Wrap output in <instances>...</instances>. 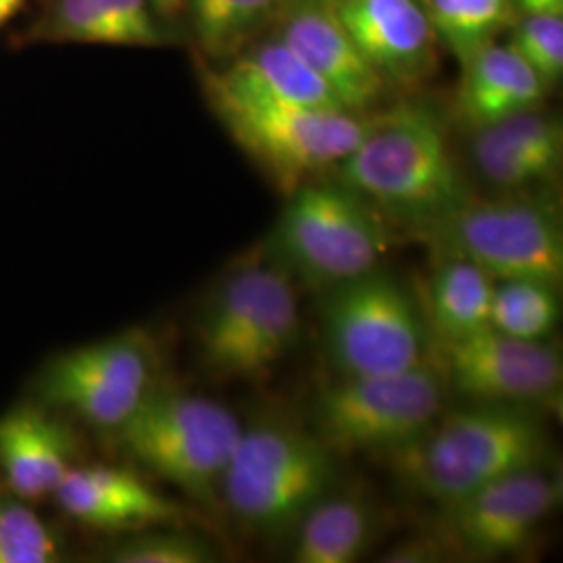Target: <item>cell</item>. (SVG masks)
Masks as SVG:
<instances>
[{"label": "cell", "mask_w": 563, "mask_h": 563, "mask_svg": "<svg viewBox=\"0 0 563 563\" xmlns=\"http://www.w3.org/2000/svg\"><path fill=\"white\" fill-rule=\"evenodd\" d=\"M113 563H211L220 555L216 547L199 534L178 530V526H159L139 530L107 551Z\"/></svg>", "instance_id": "28"}, {"label": "cell", "mask_w": 563, "mask_h": 563, "mask_svg": "<svg viewBox=\"0 0 563 563\" xmlns=\"http://www.w3.org/2000/svg\"><path fill=\"white\" fill-rule=\"evenodd\" d=\"M376 516L372 504L353 490L325 493L292 528V562L353 563L374 541Z\"/></svg>", "instance_id": "22"}, {"label": "cell", "mask_w": 563, "mask_h": 563, "mask_svg": "<svg viewBox=\"0 0 563 563\" xmlns=\"http://www.w3.org/2000/svg\"><path fill=\"white\" fill-rule=\"evenodd\" d=\"M78 455L71 426L41 402L21 405L0 418V483L27 504L53 499Z\"/></svg>", "instance_id": "18"}, {"label": "cell", "mask_w": 563, "mask_h": 563, "mask_svg": "<svg viewBox=\"0 0 563 563\" xmlns=\"http://www.w3.org/2000/svg\"><path fill=\"white\" fill-rule=\"evenodd\" d=\"M242 428L222 402L157 386L111 437L132 462L178 486L190 499L213 505Z\"/></svg>", "instance_id": "6"}, {"label": "cell", "mask_w": 563, "mask_h": 563, "mask_svg": "<svg viewBox=\"0 0 563 563\" xmlns=\"http://www.w3.org/2000/svg\"><path fill=\"white\" fill-rule=\"evenodd\" d=\"M549 86L507 44L493 41L462 60L457 111L470 130L539 109Z\"/></svg>", "instance_id": "19"}, {"label": "cell", "mask_w": 563, "mask_h": 563, "mask_svg": "<svg viewBox=\"0 0 563 563\" xmlns=\"http://www.w3.org/2000/svg\"><path fill=\"white\" fill-rule=\"evenodd\" d=\"M420 234L434 242L439 255L467 260L495 282L562 284V216L543 192H501L495 199L470 195Z\"/></svg>", "instance_id": "8"}, {"label": "cell", "mask_w": 563, "mask_h": 563, "mask_svg": "<svg viewBox=\"0 0 563 563\" xmlns=\"http://www.w3.org/2000/svg\"><path fill=\"white\" fill-rule=\"evenodd\" d=\"M560 499L558 470L551 463L528 467L443 505L434 537L451 560H501L532 541Z\"/></svg>", "instance_id": "12"}, {"label": "cell", "mask_w": 563, "mask_h": 563, "mask_svg": "<svg viewBox=\"0 0 563 563\" xmlns=\"http://www.w3.org/2000/svg\"><path fill=\"white\" fill-rule=\"evenodd\" d=\"M551 457L547 428L532 407L472 402L432 423L422 439L393 455L405 483L449 505Z\"/></svg>", "instance_id": "2"}, {"label": "cell", "mask_w": 563, "mask_h": 563, "mask_svg": "<svg viewBox=\"0 0 563 563\" xmlns=\"http://www.w3.org/2000/svg\"><path fill=\"white\" fill-rule=\"evenodd\" d=\"M336 172V181L362 195L386 220L418 232L470 197L443 121L422 104L372 115L362 141Z\"/></svg>", "instance_id": "1"}, {"label": "cell", "mask_w": 563, "mask_h": 563, "mask_svg": "<svg viewBox=\"0 0 563 563\" xmlns=\"http://www.w3.org/2000/svg\"><path fill=\"white\" fill-rule=\"evenodd\" d=\"M276 36L301 57L346 111L363 115L388 88L349 34L334 0H280L274 11Z\"/></svg>", "instance_id": "14"}, {"label": "cell", "mask_w": 563, "mask_h": 563, "mask_svg": "<svg viewBox=\"0 0 563 563\" xmlns=\"http://www.w3.org/2000/svg\"><path fill=\"white\" fill-rule=\"evenodd\" d=\"M53 499L76 522L102 532L180 526V507L139 474L107 463H76Z\"/></svg>", "instance_id": "16"}, {"label": "cell", "mask_w": 563, "mask_h": 563, "mask_svg": "<svg viewBox=\"0 0 563 563\" xmlns=\"http://www.w3.org/2000/svg\"><path fill=\"white\" fill-rule=\"evenodd\" d=\"M336 455L297 426L242 428L220 495L230 514L255 534H290L302 514L336 486Z\"/></svg>", "instance_id": "3"}, {"label": "cell", "mask_w": 563, "mask_h": 563, "mask_svg": "<svg viewBox=\"0 0 563 563\" xmlns=\"http://www.w3.org/2000/svg\"><path fill=\"white\" fill-rule=\"evenodd\" d=\"M493 288L495 280L478 265L441 255L423 295V313L434 344L460 341L490 328Z\"/></svg>", "instance_id": "23"}, {"label": "cell", "mask_w": 563, "mask_h": 563, "mask_svg": "<svg viewBox=\"0 0 563 563\" xmlns=\"http://www.w3.org/2000/svg\"><path fill=\"white\" fill-rule=\"evenodd\" d=\"M349 34L386 86H420L439 69L441 41L420 0H334Z\"/></svg>", "instance_id": "15"}, {"label": "cell", "mask_w": 563, "mask_h": 563, "mask_svg": "<svg viewBox=\"0 0 563 563\" xmlns=\"http://www.w3.org/2000/svg\"><path fill=\"white\" fill-rule=\"evenodd\" d=\"M205 74L242 97L316 111H346L334 90L276 34L236 53L222 71L205 69Z\"/></svg>", "instance_id": "21"}, {"label": "cell", "mask_w": 563, "mask_h": 563, "mask_svg": "<svg viewBox=\"0 0 563 563\" xmlns=\"http://www.w3.org/2000/svg\"><path fill=\"white\" fill-rule=\"evenodd\" d=\"M446 393L437 357L395 374L339 376L313 405L316 437L334 455H395L439 420Z\"/></svg>", "instance_id": "9"}, {"label": "cell", "mask_w": 563, "mask_h": 563, "mask_svg": "<svg viewBox=\"0 0 563 563\" xmlns=\"http://www.w3.org/2000/svg\"><path fill=\"white\" fill-rule=\"evenodd\" d=\"M390 246L383 213L341 181H305L288 195L269 262L295 282L332 288L378 267Z\"/></svg>", "instance_id": "4"}, {"label": "cell", "mask_w": 563, "mask_h": 563, "mask_svg": "<svg viewBox=\"0 0 563 563\" xmlns=\"http://www.w3.org/2000/svg\"><path fill=\"white\" fill-rule=\"evenodd\" d=\"M63 555L59 532L0 483V563H55Z\"/></svg>", "instance_id": "27"}, {"label": "cell", "mask_w": 563, "mask_h": 563, "mask_svg": "<svg viewBox=\"0 0 563 563\" xmlns=\"http://www.w3.org/2000/svg\"><path fill=\"white\" fill-rule=\"evenodd\" d=\"M32 41L155 48L169 42L151 0H46Z\"/></svg>", "instance_id": "20"}, {"label": "cell", "mask_w": 563, "mask_h": 563, "mask_svg": "<svg viewBox=\"0 0 563 563\" xmlns=\"http://www.w3.org/2000/svg\"><path fill=\"white\" fill-rule=\"evenodd\" d=\"M441 44L462 63L518 20L514 0H420Z\"/></svg>", "instance_id": "24"}, {"label": "cell", "mask_w": 563, "mask_h": 563, "mask_svg": "<svg viewBox=\"0 0 563 563\" xmlns=\"http://www.w3.org/2000/svg\"><path fill=\"white\" fill-rule=\"evenodd\" d=\"M20 4L21 0H0V25L18 11Z\"/></svg>", "instance_id": "31"}, {"label": "cell", "mask_w": 563, "mask_h": 563, "mask_svg": "<svg viewBox=\"0 0 563 563\" xmlns=\"http://www.w3.org/2000/svg\"><path fill=\"white\" fill-rule=\"evenodd\" d=\"M446 388L472 402L532 407L562 393L560 349L549 341H522L493 328L460 341L437 342Z\"/></svg>", "instance_id": "13"}, {"label": "cell", "mask_w": 563, "mask_h": 563, "mask_svg": "<svg viewBox=\"0 0 563 563\" xmlns=\"http://www.w3.org/2000/svg\"><path fill=\"white\" fill-rule=\"evenodd\" d=\"M159 386L155 339L130 328L81 344L44 367L36 380L41 405L111 434Z\"/></svg>", "instance_id": "11"}, {"label": "cell", "mask_w": 563, "mask_h": 563, "mask_svg": "<svg viewBox=\"0 0 563 563\" xmlns=\"http://www.w3.org/2000/svg\"><path fill=\"white\" fill-rule=\"evenodd\" d=\"M560 318V286L541 280L495 282L490 301L493 330L522 341H547Z\"/></svg>", "instance_id": "25"}, {"label": "cell", "mask_w": 563, "mask_h": 563, "mask_svg": "<svg viewBox=\"0 0 563 563\" xmlns=\"http://www.w3.org/2000/svg\"><path fill=\"white\" fill-rule=\"evenodd\" d=\"M295 280L276 263L232 269L211 292L197 322L205 369L220 380H257L299 339Z\"/></svg>", "instance_id": "5"}, {"label": "cell", "mask_w": 563, "mask_h": 563, "mask_svg": "<svg viewBox=\"0 0 563 563\" xmlns=\"http://www.w3.org/2000/svg\"><path fill=\"white\" fill-rule=\"evenodd\" d=\"M518 15H534V13H555L563 15V0H514Z\"/></svg>", "instance_id": "30"}, {"label": "cell", "mask_w": 563, "mask_h": 563, "mask_svg": "<svg viewBox=\"0 0 563 563\" xmlns=\"http://www.w3.org/2000/svg\"><path fill=\"white\" fill-rule=\"evenodd\" d=\"M278 4L280 0H195L192 23L202 53L216 59L241 53Z\"/></svg>", "instance_id": "26"}, {"label": "cell", "mask_w": 563, "mask_h": 563, "mask_svg": "<svg viewBox=\"0 0 563 563\" xmlns=\"http://www.w3.org/2000/svg\"><path fill=\"white\" fill-rule=\"evenodd\" d=\"M470 157L495 190L534 192L562 172V121L539 107L472 130Z\"/></svg>", "instance_id": "17"}, {"label": "cell", "mask_w": 563, "mask_h": 563, "mask_svg": "<svg viewBox=\"0 0 563 563\" xmlns=\"http://www.w3.org/2000/svg\"><path fill=\"white\" fill-rule=\"evenodd\" d=\"M509 46L522 57L541 80L553 88L563 76V15L534 13L518 15L509 27Z\"/></svg>", "instance_id": "29"}, {"label": "cell", "mask_w": 563, "mask_h": 563, "mask_svg": "<svg viewBox=\"0 0 563 563\" xmlns=\"http://www.w3.org/2000/svg\"><path fill=\"white\" fill-rule=\"evenodd\" d=\"M322 334L339 376L395 374L434 357L422 302L380 265L325 288Z\"/></svg>", "instance_id": "7"}, {"label": "cell", "mask_w": 563, "mask_h": 563, "mask_svg": "<svg viewBox=\"0 0 563 563\" xmlns=\"http://www.w3.org/2000/svg\"><path fill=\"white\" fill-rule=\"evenodd\" d=\"M205 97L225 132L288 197L309 176L336 167L362 141L365 115L242 97L202 71Z\"/></svg>", "instance_id": "10"}]
</instances>
